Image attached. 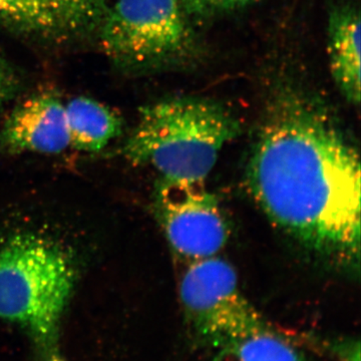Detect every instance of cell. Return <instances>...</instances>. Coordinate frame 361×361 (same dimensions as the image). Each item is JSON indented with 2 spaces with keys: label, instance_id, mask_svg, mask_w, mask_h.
<instances>
[{
  "label": "cell",
  "instance_id": "cell-2",
  "mask_svg": "<svg viewBox=\"0 0 361 361\" xmlns=\"http://www.w3.org/2000/svg\"><path fill=\"white\" fill-rule=\"evenodd\" d=\"M240 132L239 121L217 102L170 97L142 109L123 153L133 165L155 169L161 179L205 182Z\"/></svg>",
  "mask_w": 361,
  "mask_h": 361
},
{
  "label": "cell",
  "instance_id": "cell-8",
  "mask_svg": "<svg viewBox=\"0 0 361 361\" xmlns=\"http://www.w3.org/2000/svg\"><path fill=\"white\" fill-rule=\"evenodd\" d=\"M70 147L66 106L39 94L16 106L0 132V154H59Z\"/></svg>",
  "mask_w": 361,
  "mask_h": 361
},
{
  "label": "cell",
  "instance_id": "cell-14",
  "mask_svg": "<svg viewBox=\"0 0 361 361\" xmlns=\"http://www.w3.org/2000/svg\"><path fill=\"white\" fill-rule=\"evenodd\" d=\"M187 14H206L218 9V0H180Z\"/></svg>",
  "mask_w": 361,
  "mask_h": 361
},
{
  "label": "cell",
  "instance_id": "cell-9",
  "mask_svg": "<svg viewBox=\"0 0 361 361\" xmlns=\"http://www.w3.org/2000/svg\"><path fill=\"white\" fill-rule=\"evenodd\" d=\"M330 71L342 94L351 104L360 102V16L350 6L330 13L329 23Z\"/></svg>",
  "mask_w": 361,
  "mask_h": 361
},
{
  "label": "cell",
  "instance_id": "cell-5",
  "mask_svg": "<svg viewBox=\"0 0 361 361\" xmlns=\"http://www.w3.org/2000/svg\"><path fill=\"white\" fill-rule=\"evenodd\" d=\"M179 292L192 336L202 348L218 349L271 327L242 293L236 271L219 255L189 262Z\"/></svg>",
  "mask_w": 361,
  "mask_h": 361
},
{
  "label": "cell",
  "instance_id": "cell-12",
  "mask_svg": "<svg viewBox=\"0 0 361 361\" xmlns=\"http://www.w3.org/2000/svg\"><path fill=\"white\" fill-rule=\"evenodd\" d=\"M18 80L13 66L0 56V111L16 94Z\"/></svg>",
  "mask_w": 361,
  "mask_h": 361
},
{
  "label": "cell",
  "instance_id": "cell-4",
  "mask_svg": "<svg viewBox=\"0 0 361 361\" xmlns=\"http://www.w3.org/2000/svg\"><path fill=\"white\" fill-rule=\"evenodd\" d=\"M180 0H118L97 37L120 70L141 73L182 65L196 54V35Z\"/></svg>",
  "mask_w": 361,
  "mask_h": 361
},
{
  "label": "cell",
  "instance_id": "cell-1",
  "mask_svg": "<svg viewBox=\"0 0 361 361\" xmlns=\"http://www.w3.org/2000/svg\"><path fill=\"white\" fill-rule=\"evenodd\" d=\"M247 180L273 224L322 257L357 266L360 156L324 106L293 89L275 94L252 151Z\"/></svg>",
  "mask_w": 361,
  "mask_h": 361
},
{
  "label": "cell",
  "instance_id": "cell-3",
  "mask_svg": "<svg viewBox=\"0 0 361 361\" xmlns=\"http://www.w3.org/2000/svg\"><path fill=\"white\" fill-rule=\"evenodd\" d=\"M77 279L75 259L56 240L33 231L9 235L0 242V319L52 348Z\"/></svg>",
  "mask_w": 361,
  "mask_h": 361
},
{
  "label": "cell",
  "instance_id": "cell-10",
  "mask_svg": "<svg viewBox=\"0 0 361 361\" xmlns=\"http://www.w3.org/2000/svg\"><path fill=\"white\" fill-rule=\"evenodd\" d=\"M70 147L78 151L97 153L122 134L123 121L109 106L78 97L66 106Z\"/></svg>",
  "mask_w": 361,
  "mask_h": 361
},
{
  "label": "cell",
  "instance_id": "cell-11",
  "mask_svg": "<svg viewBox=\"0 0 361 361\" xmlns=\"http://www.w3.org/2000/svg\"><path fill=\"white\" fill-rule=\"evenodd\" d=\"M216 350L212 361H308L272 327L229 342Z\"/></svg>",
  "mask_w": 361,
  "mask_h": 361
},
{
  "label": "cell",
  "instance_id": "cell-13",
  "mask_svg": "<svg viewBox=\"0 0 361 361\" xmlns=\"http://www.w3.org/2000/svg\"><path fill=\"white\" fill-rule=\"evenodd\" d=\"M339 361H360V342L358 339H346L332 344Z\"/></svg>",
  "mask_w": 361,
  "mask_h": 361
},
{
  "label": "cell",
  "instance_id": "cell-6",
  "mask_svg": "<svg viewBox=\"0 0 361 361\" xmlns=\"http://www.w3.org/2000/svg\"><path fill=\"white\" fill-rule=\"evenodd\" d=\"M154 208L171 248L188 262L219 255L227 243V221L205 182L161 179Z\"/></svg>",
  "mask_w": 361,
  "mask_h": 361
},
{
  "label": "cell",
  "instance_id": "cell-15",
  "mask_svg": "<svg viewBox=\"0 0 361 361\" xmlns=\"http://www.w3.org/2000/svg\"><path fill=\"white\" fill-rule=\"evenodd\" d=\"M251 1V0H241V4H245V2Z\"/></svg>",
  "mask_w": 361,
  "mask_h": 361
},
{
  "label": "cell",
  "instance_id": "cell-7",
  "mask_svg": "<svg viewBox=\"0 0 361 361\" xmlns=\"http://www.w3.org/2000/svg\"><path fill=\"white\" fill-rule=\"evenodd\" d=\"M110 0H0V30L54 44L97 37Z\"/></svg>",
  "mask_w": 361,
  "mask_h": 361
}]
</instances>
